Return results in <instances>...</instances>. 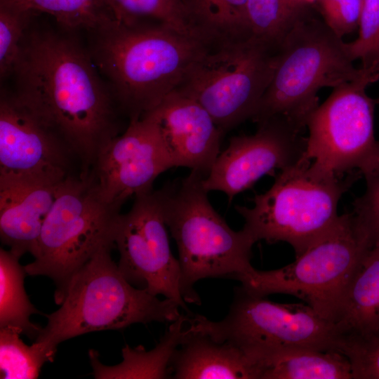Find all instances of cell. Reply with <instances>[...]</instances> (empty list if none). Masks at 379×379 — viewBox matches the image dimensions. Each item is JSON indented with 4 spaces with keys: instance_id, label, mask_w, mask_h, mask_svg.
<instances>
[{
    "instance_id": "25",
    "label": "cell",
    "mask_w": 379,
    "mask_h": 379,
    "mask_svg": "<svg viewBox=\"0 0 379 379\" xmlns=\"http://www.w3.org/2000/svg\"><path fill=\"white\" fill-rule=\"evenodd\" d=\"M53 16L64 28L98 31L115 20L104 0H0Z\"/></svg>"
},
{
    "instance_id": "3",
    "label": "cell",
    "mask_w": 379,
    "mask_h": 379,
    "mask_svg": "<svg viewBox=\"0 0 379 379\" xmlns=\"http://www.w3.org/2000/svg\"><path fill=\"white\" fill-rule=\"evenodd\" d=\"M113 246L102 247L73 274L55 301L59 309L46 315L47 324L34 341L57 350L62 342L87 333L171 323L180 316L174 300L160 299L127 281L112 258Z\"/></svg>"
},
{
    "instance_id": "4",
    "label": "cell",
    "mask_w": 379,
    "mask_h": 379,
    "mask_svg": "<svg viewBox=\"0 0 379 379\" xmlns=\"http://www.w3.org/2000/svg\"><path fill=\"white\" fill-rule=\"evenodd\" d=\"M204 178L191 171L159 190L166 224L178 251L183 299L198 305L201 300L194 288L198 281H239L253 271L251 250L257 242L244 227L233 230L214 209L203 186Z\"/></svg>"
},
{
    "instance_id": "11",
    "label": "cell",
    "mask_w": 379,
    "mask_h": 379,
    "mask_svg": "<svg viewBox=\"0 0 379 379\" xmlns=\"http://www.w3.org/2000/svg\"><path fill=\"white\" fill-rule=\"evenodd\" d=\"M378 80L379 64L364 68L357 79L335 87L311 114L305 157L316 169L338 176L359 171L363 176L379 164L373 124L377 102L366 92Z\"/></svg>"
},
{
    "instance_id": "6",
    "label": "cell",
    "mask_w": 379,
    "mask_h": 379,
    "mask_svg": "<svg viewBox=\"0 0 379 379\" xmlns=\"http://www.w3.org/2000/svg\"><path fill=\"white\" fill-rule=\"evenodd\" d=\"M361 176L359 171L345 177L322 173L304 156L277 173L271 187L255 195L253 207L235 209L256 241L286 242L296 258L335 225L340 198Z\"/></svg>"
},
{
    "instance_id": "21",
    "label": "cell",
    "mask_w": 379,
    "mask_h": 379,
    "mask_svg": "<svg viewBox=\"0 0 379 379\" xmlns=\"http://www.w3.org/2000/svg\"><path fill=\"white\" fill-rule=\"evenodd\" d=\"M253 361L259 379H353L349 359L335 350L288 349Z\"/></svg>"
},
{
    "instance_id": "34",
    "label": "cell",
    "mask_w": 379,
    "mask_h": 379,
    "mask_svg": "<svg viewBox=\"0 0 379 379\" xmlns=\"http://www.w3.org/2000/svg\"><path fill=\"white\" fill-rule=\"evenodd\" d=\"M378 105H379V103H378Z\"/></svg>"
},
{
    "instance_id": "31",
    "label": "cell",
    "mask_w": 379,
    "mask_h": 379,
    "mask_svg": "<svg viewBox=\"0 0 379 379\" xmlns=\"http://www.w3.org/2000/svg\"><path fill=\"white\" fill-rule=\"evenodd\" d=\"M363 176L364 194L353 201L355 225L370 248L379 245V164Z\"/></svg>"
},
{
    "instance_id": "10",
    "label": "cell",
    "mask_w": 379,
    "mask_h": 379,
    "mask_svg": "<svg viewBox=\"0 0 379 379\" xmlns=\"http://www.w3.org/2000/svg\"><path fill=\"white\" fill-rule=\"evenodd\" d=\"M369 248L352 213H346L293 262L268 271L254 269L239 281L260 296L294 295L334 324L347 285Z\"/></svg>"
},
{
    "instance_id": "22",
    "label": "cell",
    "mask_w": 379,
    "mask_h": 379,
    "mask_svg": "<svg viewBox=\"0 0 379 379\" xmlns=\"http://www.w3.org/2000/svg\"><path fill=\"white\" fill-rule=\"evenodd\" d=\"M191 22L209 45L251 37L247 0H184Z\"/></svg>"
},
{
    "instance_id": "14",
    "label": "cell",
    "mask_w": 379,
    "mask_h": 379,
    "mask_svg": "<svg viewBox=\"0 0 379 379\" xmlns=\"http://www.w3.org/2000/svg\"><path fill=\"white\" fill-rule=\"evenodd\" d=\"M252 135L232 137L218 155L203 186L224 192L231 201L262 177L274 175L298 163L305 156L307 138L288 122L272 118L258 124Z\"/></svg>"
},
{
    "instance_id": "20",
    "label": "cell",
    "mask_w": 379,
    "mask_h": 379,
    "mask_svg": "<svg viewBox=\"0 0 379 379\" xmlns=\"http://www.w3.org/2000/svg\"><path fill=\"white\" fill-rule=\"evenodd\" d=\"M187 332V315L180 316L165 332L159 343L152 350L126 345L121 350L123 361L114 366L102 364L97 351L90 350L88 356L94 378H168L173 354Z\"/></svg>"
},
{
    "instance_id": "18",
    "label": "cell",
    "mask_w": 379,
    "mask_h": 379,
    "mask_svg": "<svg viewBox=\"0 0 379 379\" xmlns=\"http://www.w3.org/2000/svg\"><path fill=\"white\" fill-rule=\"evenodd\" d=\"M169 370L175 379H259L255 364L239 347L191 331L188 324Z\"/></svg>"
},
{
    "instance_id": "7",
    "label": "cell",
    "mask_w": 379,
    "mask_h": 379,
    "mask_svg": "<svg viewBox=\"0 0 379 379\" xmlns=\"http://www.w3.org/2000/svg\"><path fill=\"white\" fill-rule=\"evenodd\" d=\"M120 210L102 199L91 171L67 177L58 187L34 259L24 266L27 274L51 279L56 301L73 274L99 249L114 246Z\"/></svg>"
},
{
    "instance_id": "24",
    "label": "cell",
    "mask_w": 379,
    "mask_h": 379,
    "mask_svg": "<svg viewBox=\"0 0 379 379\" xmlns=\"http://www.w3.org/2000/svg\"><path fill=\"white\" fill-rule=\"evenodd\" d=\"M308 8L305 0H247L250 35L279 48Z\"/></svg>"
},
{
    "instance_id": "12",
    "label": "cell",
    "mask_w": 379,
    "mask_h": 379,
    "mask_svg": "<svg viewBox=\"0 0 379 379\" xmlns=\"http://www.w3.org/2000/svg\"><path fill=\"white\" fill-rule=\"evenodd\" d=\"M114 245L119 268L128 282L191 313L182 295L180 263L170 248L159 190L135 197L131 209L119 215Z\"/></svg>"
},
{
    "instance_id": "13",
    "label": "cell",
    "mask_w": 379,
    "mask_h": 379,
    "mask_svg": "<svg viewBox=\"0 0 379 379\" xmlns=\"http://www.w3.org/2000/svg\"><path fill=\"white\" fill-rule=\"evenodd\" d=\"M76 161L79 164L57 133L15 94L1 95L0 184L57 185L77 174Z\"/></svg>"
},
{
    "instance_id": "29",
    "label": "cell",
    "mask_w": 379,
    "mask_h": 379,
    "mask_svg": "<svg viewBox=\"0 0 379 379\" xmlns=\"http://www.w3.org/2000/svg\"><path fill=\"white\" fill-rule=\"evenodd\" d=\"M336 350L349 359L353 379H379V331L339 335Z\"/></svg>"
},
{
    "instance_id": "23",
    "label": "cell",
    "mask_w": 379,
    "mask_h": 379,
    "mask_svg": "<svg viewBox=\"0 0 379 379\" xmlns=\"http://www.w3.org/2000/svg\"><path fill=\"white\" fill-rule=\"evenodd\" d=\"M20 259L10 250L0 248V328L17 329L35 340L42 327L32 323L30 317L40 312L27 295V273Z\"/></svg>"
},
{
    "instance_id": "5",
    "label": "cell",
    "mask_w": 379,
    "mask_h": 379,
    "mask_svg": "<svg viewBox=\"0 0 379 379\" xmlns=\"http://www.w3.org/2000/svg\"><path fill=\"white\" fill-rule=\"evenodd\" d=\"M353 62L342 38L307 9L280 45L272 77L251 119L260 124L278 118L304 132L319 106V91L363 73Z\"/></svg>"
},
{
    "instance_id": "27",
    "label": "cell",
    "mask_w": 379,
    "mask_h": 379,
    "mask_svg": "<svg viewBox=\"0 0 379 379\" xmlns=\"http://www.w3.org/2000/svg\"><path fill=\"white\" fill-rule=\"evenodd\" d=\"M115 20L126 24L148 18L177 31L201 38L194 27L184 0H104Z\"/></svg>"
},
{
    "instance_id": "2",
    "label": "cell",
    "mask_w": 379,
    "mask_h": 379,
    "mask_svg": "<svg viewBox=\"0 0 379 379\" xmlns=\"http://www.w3.org/2000/svg\"><path fill=\"white\" fill-rule=\"evenodd\" d=\"M92 59L130 121L156 107L181 84L208 44L161 22L114 21L98 30Z\"/></svg>"
},
{
    "instance_id": "33",
    "label": "cell",
    "mask_w": 379,
    "mask_h": 379,
    "mask_svg": "<svg viewBox=\"0 0 379 379\" xmlns=\"http://www.w3.org/2000/svg\"><path fill=\"white\" fill-rule=\"evenodd\" d=\"M377 104L379 103V98L376 99Z\"/></svg>"
},
{
    "instance_id": "9",
    "label": "cell",
    "mask_w": 379,
    "mask_h": 379,
    "mask_svg": "<svg viewBox=\"0 0 379 379\" xmlns=\"http://www.w3.org/2000/svg\"><path fill=\"white\" fill-rule=\"evenodd\" d=\"M188 328L218 342H229L253 359L293 348L335 350V325L305 304H283L235 288L227 316L218 321L187 314Z\"/></svg>"
},
{
    "instance_id": "1",
    "label": "cell",
    "mask_w": 379,
    "mask_h": 379,
    "mask_svg": "<svg viewBox=\"0 0 379 379\" xmlns=\"http://www.w3.org/2000/svg\"><path fill=\"white\" fill-rule=\"evenodd\" d=\"M13 73L15 95L62 140L82 172H89L121 131V112L92 57L69 38L33 33L25 36Z\"/></svg>"
},
{
    "instance_id": "26",
    "label": "cell",
    "mask_w": 379,
    "mask_h": 379,
    "mask_svg": "<svg viewBox=\"0 0 379 379\" xmlns=\"http://www.w3.org/2000/svg\"><path fill=\"white\" fill-rule=\"evenodd\" d=\"M20 335L15 328H0L1 379L37 378L43 365L54 360L56 350L39 341L27 345Z\"/></svg>"
},
{
    "instance_id": "8",
    "label": "cell",
    "mask_w": 379,
    "mask_h": 379,
    "mask_svg": "<svg viewBox=\"0 0 379 379\" xmlns=\"http://www.w3.org/2000/svg\"><path fill=\"white\" fill-rule=\"evenodd\" d=\"M279 48L253 37L209 45L175 91L199 103L225 133L253 117Z\"/></svg>"
},
{
    "instance_id": "15",
    "label": "cell",
    "mask_w": 379,
    "mask_h": 379,
    "mask_svg": "<svg viewBox=\"0 0 379 379\" xmlns=\"http://www.w3.org/2000/svg\"><path fill=\"white\" fill-rule=\"evenodd\" d=\"M171 168L155 126L142 117L106 144L90 171L102 199L121 208L129 198L152 191L156 178Z\"/></svg>"
},
{
    "instance_id": "16",
    "label": "cell",
    "mask_w": 379,
    "mask_h": 379,
    "mask_svg": "<svg viewBox=\"0 0 379 379\" xmlns=\"http://www.w3.org/2000/svg\"><path fill=\"white\" fill-rule=\"evenodd\" d=\"M142 117L155 126L173 167L208 174L224 133L199 103L174 91Z\"/></svg>"
},
{
    "instance_id": "32",
    "label": "cell",
    "mask_w": 379,
    "mask_h": 379,
    "mask_svg": "<svg viewBox=\"0 0 379 379\" xmlns=\"http://www.w3.org/2000/svg\"><path fill=\"white\" fill-rule=\"evenodd\" d=\"M327 25L340 38L359 26L363 0H317Z\"/></svg>"
},
{
    "instance_id": "17",
    "label": "cell",
    "mask_w": 379,
    "mask_h": 379,
    "mask_svg": "<svg viewBox=\"0 0 379 379\" xmlns=\"http://www.w3.org/2000/svg\"><path fill=\"white\" fill-rule=\"evenodd\" d=\"M60 183L0 184L1 241L18 257L33 254Z\"/></svg>"
},
{
    "instance_id": "30",
    "label": "cell",
    "mask_w": 379,
    "mask_h": 379,
    "mask_svg": "<svg viewBox=\"0 0 379 379\" xmlns=\"http://www.w3.org/2000/svg\"><path fill=\"white\" fill-rule=\"evenodd\" d=\"M358 28V37L346 43L349 55L364 68L379 64V0H363Z\"/></svg>"
},
{
    "instance_id": "19",
    "label": "cell",
    "mask_w": 379,
    "mask_h": 379,
    "mask_svg": "<svg viewBox=\"0 0 379 379\" xmlns=\"http://www.w3.org/2000/svg\"><path fill=\"white\" fill-rule=\"evenodd\" d=\"M334 324L338 335L379 331V245L369 248L361 258Z\"/></svg>"
},
{
    "instance_id": "28",
    "label": "cell",
    "mask_w": 379,
    "mask_h": 379,
    "mask_svg": "<svg viewBox=\"0 0 379 379\" xmlns=\"http://www.w3.org/2000/svg\"><path fill=\"white\" fill-rule=\"evenodd\" d=\"M32 11L0 1V74L13 73Z\"/></svg>"
}]
</instances>
